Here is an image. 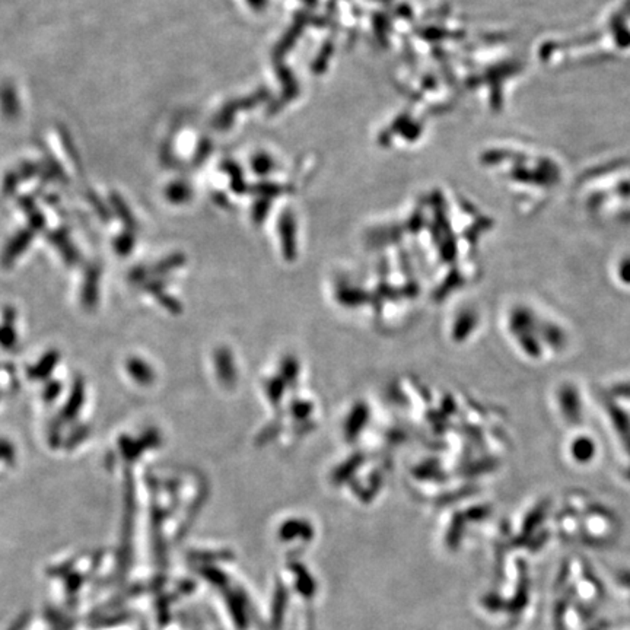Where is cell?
I'll list each match as a JSON object with an SVG mask.
<instances>
[{
	"mask_svg": "<svg viewBox=\"0 0 630 630\" xmlns=\"http://www.w3.org/2000/svg\"><path fill=\"white\" fill-rule=\"evenodd\" d=\"M592 451H594V445L587 438H581L576 439L573 442V445H571V454H573V457L580 461H588L589 458H592Z\"/></svg>",
	"mask_w": 630,
	"mask_h": 630,
	"instance_id": "obj_1",
	"label": "cell"
}]
</instances>
